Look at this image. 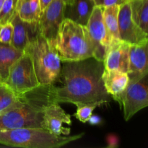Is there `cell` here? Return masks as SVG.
Masks as SVG:
<instances>
[{
	"instance_id": "9a60e30c",
	"label": "cell",
	"mask_w": 148,
	"mask_h": 148,
	"mask_svg": "<svg viewBox=\"0 0 148 148\" xmlns=\"http://www.w3.org/2000/svg\"><path fill=\"white\" fill-rule=\"evenodd\" d=\"M95 7L93 0H72L66 4L64 18L86 26Z\"/></svg>"
},
{
	"instance_id": "5b68a950",
	"label": "cell",
	"mask_w": 148,
	"mask_h": 148,
	"mask_svg": "<svg viewBox=\"0 0 148 148\" xmlns=\"http://www.w3.org/2000/svg\"><path fill=\"white\" fill-rule=\"evenodd\" d=\"M85 133L63 137L43 128H21L0 130V144L24 148H59L82 138Z\"/></svg>"
},
{
	"instance_id": "603a6c76",
	"label": "cell",
	"mask_w": 148,
	"mask_h": 148,
	"mask_svg": "<svg viewBox=\"0 0 148 148\" xmlns=\"http://www.w3.org/2000/svg\"><path fill=\"white\" fill-rule=\"evenodd\" d=\"M100 106H101V104L98 103L77 105V108L76 113L75 114V116L81 122H88L94 110Z\"/></svg>"
},
{
	"instance_id": "8992f818",
	"label": "cell",
	"mask_w": 148,
	"mask_h": 148,
	"mask_svg": "<svg viewBox=\"0 0 148 148\" xmlns=\"http://www.w3.org/2000/svg\"><path fill=\"white\" fill-rule=\"evenodd\" d=\"M4 82L18 95H24L41 85L30 56L25 52L11 66Z\"/></svg>"
},
{
	"instance_id": "44dd1931",
	"label": "cell",
	"mask_w": 148,
	"mask_h": 148,
	"mask_svg": "<svg viewBox=\"0 0 148 148\" xmlns=\"http://www.w3.org/2000/svg\"><path fill=\"white\" fill-rule=\"evenodd\" d=\"M129 2L133 20L148 36V0H129Z\"/></svg>"
},
{
	"instance_id": "2e32d148",
	"label": "cell",
	"mask_w": 148,
	"mask_h": 148,
	"mask_svg": "<svg viewBox=\"0 0 148 148\" xmlns=\"http://www.w3.org/2000/svg\"><path fill=\"white\" fill-rule=\"evenodd\" d=\"M102 79L104 87L111 97L122 92L130 82L128 73L116 69H104Z\"/></svg>"
},
{
	"instance_id": "f1b7e54d",
	"label": "cell",
	"mask_w": 148,
	"mask_h": 148,
	"mask_svg": "<svg viewBox=\"0 0 148 148\" xmlns=\"http://www.w3.org/2000/svg\"><path fill=\"white\" fill-rule=\"evenodd\" d=\"M72 1V0H64V2L66 3V4H69V3H70Z\"/></svg>"
},
{
	"instance_id": "7c38bea8",
	"label": "cell",
	"mask_w": 148,
	"mask_h": 148,
	"mask_svg": "<svg viewBox=\"0 0 148 148\" xmlns=\"http://www.w3.org/2000/svg\"><path fill=\"white\" fill-rule=\"evenodd\" d=\"M148 74V37L141 43L131 45L128 75L132 83Z\"/></svg>"
},
{
	"instance_id": "cb8c5ba5",
	"label": "cell",
	"mask_w": 148,
	"mask_h": 148,
	"mask_svg": "<svg viewBox=\"0 0 148 148\" xmlns=\"http://www.w3.org/2000/svg\"><path fill=\"white\" fill-rule=\"evenodd\" d=\"M13 34L12 23L0 25V42L5 44H11Z\"/></svg>"
},
{
	"instance_id": "5bb4252c",
	"label": "cell",
	"mask_w": 148,
	"mask_h": 148,
	"mask_svg": "<svg viewBox=\"0 0 148 148\" xmlns=\"http://www.w3.org/2000/svg\"><path fill=\"white\" fill-rule=\"evenodd\" d=\"M11 23L13 25L11 45L15 49L24 52L30 40L39 33L38 23L24 21L19 17L17 13Z\"/></svg>"
},
{
	"instance_id": "484cf974",
	"label": "cell",
	"mask_w": 148,
	"mask_h": 148,
	"mask_svg": "<svg viewBox=\"0 0 148 148\" xmlns=\"http://www.w3.org/2000/svg\"><path fill=\"white\" fill-rule=\"evenodd\" d=\"M88 121L91 124V125H98V124H101V117H99L98 116L92 115V114Z\"/></svg>"
},
{
	"instance_id": "ba28073f",
	"label": "cell",
	"mask_w": 148,
	"mask_h": 148,
	"mask_svg": "<svg viewBox=\"0 0 148 148\" xmlns=\"http://www.w3.org/2000/svg\"><path fill=\"white\" fill-rule=\"evenodd\" d=\"M103 7L95 6L86 27L93 45V58L103 62L111 42L103 21Z\"/></svg>"
},
{
	"instance_id": "ffe728a7",
	"label": "cell",
	"mask_w": 148,
	"mask_h": 148,
	"mask_svg": "<svg viewBox=\"0 0 148 148\" xmlns=\"http://www.w3.org/2000/svg\"><path fill=\"white\" fill-rule=\"evenodd\" d=\"M119 6L113 5L103 7V21L111 42L119 41V33L118 14Z\"/></svg>"
},
{
	"instance_id": "83f0119b",
	"label": "cell",
	"mask_w": 148,
	"mask_h": 148,
	"mask_svg": "<svg viewBox=\"0 0 148 148\" xmlns=\"http://www.w3.org/2000/svg\"><path fill=\"white\" fill-rule=\"evenodd\" d=\"M4 1H5V0H0V10H1V7H2L3 4H4Z\"/></svg>"
},
{
	"instance_id": "277c9868",
	"label": "cell",
	"mask_w": 148,
	"mask_h": 148,
	"mask_svg": "<svg viewBox=\"0 0 148 148\" xmlns=\"http://www.w3.org/2000/svg\"><path fill=\"white\" fill-rule=\"evenodd\" d=\"M24 52L30 56L40 85H54L60 77L62 61L53 43L38 33Z\"/></svg>"
},
{
	"instance_id": "7402d4cb",
	"label": "cell",
	"mask_w": 148,
	"mask_h": 148,
	"mask_svg": "<svg viewBox=\"0 0 148 148\" xmlns=\"http://www.w3.org/2000/svg\"><path fill=\"white\" fill-rule=\"evenodd\" d=\"M18 0H5L0 10V25L11 23L16 14V7Z\"/></svg>"
},
{
	"instance_id": "ac0fdd59",
	"label": "cell",
	"mask_w": 148,
	"mask_h": 148,
	"mask_svg": "<svg viewBox=\"0 0 148 148\" xmlns=\"http://www.w3.org/2000/svg\"><path fill=\"white\" fill-rule=\"evenodd\" d=\"M25 100V94L18 95L5 82H0V114L17 108Z\"/></svg>"
},
{
	"instance_id": "52a82bcc",
	"label": "cell",
	"mask_w": 148,
	"mask_h": 148,
	"mask_svg": "<svg viewBox=\"0 0 148 148\" xmlns=\"http://www.w3.org/2000/svg\"><path fill=\"white\" fill-rule=\"evenodd\" d=\"M112 98L122 108L125 121L131 119L137 112L148 107V74L129 83L122 92Z\"/></svg>"
},
{
	"instance_id": "7a4b0ae2",
	"label": "cell",
	"mask_w": 148,
	"mask_h": 148,
	"mask_svg": "<svg viewBox=\"0 0 148 148\" xmlns=\"http://www.w3.org/2000/svg\"><path fill=\"white\" fill-rule=\"evenodd\" d=\"M49 89V85H40L25 93L21 106L0 114V130L43 128V108L51 103Z\"/></svg>"
},
{
	"instance_id": "3957f363",
	"label": "cell",
	"mask_w": 148,
	"mask_h": 148,
	"mask_svg": "<svg viewBox=\"0 0 148 148\" xmlns=\"http://www.w3.org/2000/svg\"><path fill=\"white\" fill-rule=\"evenodd\" d=\"M62 62L93 57V45L86 26L64 18L53 43Z\"/></svg>"
},
{
	"instance_id": "6da1fadb",
	"label": "cell",
	"mask_w": 148,
	"mask_h": 148,
	"mask_svg": "<svg viewBox=\"0 0 148 148\" xmlns=\"http://www.w3.org/2000/svg\"><path fill=\"white\" fill-rule=\"evenodd\" d=\"M59 78L62 85H49L51 103L75 105L110 102L102 79L105 66L103 62L91 57L77 62H62Z\"/></svg>"
},
{
	"instance_id": "9c48e42d",
	"label": "cell",
	"mask_w": 148,
	"mask_h": 148,
	"mask_svg": "<svg viewBox=\"0 0 148 148\" xmlns=\"http://www.w3.org/2000/svg\"><path fill=\"white\" fill-rule=\"evenodd\" d=\"M66 3L64 0H53L40 14L38 22L39 33L53 43L64 19Z\"/></svg>"
},
{
	"instance_id": "d6986e66",
	"label": "cell",
	"mask_w": 148,
	"mask_h": 148,
	"mask_svg": "<svg viewBox=\"0 0 148 148\" xmlns=\"http://www.w3.org/2000/svg\"><path fill=\"white\" fill-rule=\"evenodd\" d=\"M16 12L24 21L38 23L41 14L40 0H18Z\"/></svg>"
},
{
	"instance_id": "4fadbf2b",
	"label": "cell",
	"mask_w": 148,
	"mask_h": 148,
	"mask_svg": "<svg viewBox=\"0 0 148 148\" xmlns=\"http://www.w3.org/2000/svg\"><path fill=\"white\" fill-rule=\"evenodd\" d=\"M130 46V43L121 40L111 43L103 61L105 69H116L128 73Z\"/></svg>"
},
{
	"instance_id": "f546056e",
	"label": "cell",
	"mask_w": 148,
	"mask_h": 148,
	"mask_svg": "<svg viewBox=\"0 0 148 148\" xmlns=\"http://www.w3.org/2000/svg\"><path fill=\"white\" fill-rule=\"evenodd\" d=\"M0 82H1V80H0Z\"/></svg>"
},
{
	"instance_id": "30bf717a",
	"label": "cell",
	"mask_w": 148,
	"mask_h": 148,
	"mask_svg": "<svg viewBox=\"0 0 148 148\" xmlns=\"http://www.w3.org/2000/svg\"><path fill=\"white\" fill-rule=\"evenodd\" d=\"M118 22L119 38L121 41L135 45L143 42L148 37L133 20L129 1L119 6Z\"/></svg>"
},
{
	"instance_id": "4316f807",
	"label": "cell",
	"mask_w": 148,
	"mask_h": 148,
	"mask_svg": "<svg viewBox=\"0 0 148 148\" xmlns=\"http://www.w3.org/2000/svg\"><path fill=\"white\" fill-rule=\"evenodd\" d=\"M53 0H40V7H41V12L50 4Z\"/></svg>"
},
{
	"instance_id": "e0dca14e",
	"label": "cell",
	"mask_w": 148,
	"mask_h": 148,
	"mask_svg": "<svg viewBox=\"0 0 148 148\" xmlns=\"http://www.w3.org/2000/svg\"><path fill=\"white\" fill-rule=\"evenodd\" d=\"M24 52L13 47L11 44L0 42V80L5 82L13 64Z\"/></svg>"
},
{
	"instance_id": "8fae6325",
	"label": "cell",
	"mask_w": 148,
	"mask_h": 148,
	"mask_svg": "<svg viewBox=\"0 0 148 148\" xmlns=\"http://www.w3.org/2000/svg\"><path fill=\"white\" fill-rule=\"evenodd\" d=\"M72 124L71 116L57 103H48L43 111V129L55 135L68 136L70 129L64 127V124Z\"/></svg>"
},
{
	"instance_id": "d4e9b609",
	"label": "cell",
	"mask_w": 148,
	"mask_h": 148,
	"mask_svg": "<svg viewBox=\"0 0 148 148\" xmlns=\"http://www.w3.org/2000/svg\"><path fill=\"white\" fill-rule=\"evenodd\" d=\"M128 1L129 0H93L95 6L101 7H109V6L113 5L120 6Z\"/></svg>"
}]
</instances>
